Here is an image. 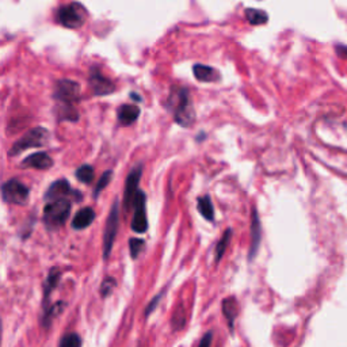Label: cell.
Returning <instances> with one entry per match:
<instances>
[{"label":"cell","instance_id":"1","mask_svg":"<svg viewBox=\"0 0 347 347\" xmlns=\"http://www.w3.org/2000/svg\"><path fill=\"white\" fill-rule=\"evenodd\" d=\"M167 106L172 112L174 120L180 126H192L196 121V110L188 88L175 86L171 88Z\"/></svg>","mask_w":347,"mask_h":347},{"label":"cell","instance_id":"2","mask_svg":"<svg viewBox=\"0 0 347 347\" xmlns=\"http://www.w3.org/2000/svg\"><path fill=\"white\" fill-rule=\"evenodd\" d=\"M70 200H58V201L48 202L44 209V222L49 230H57L66 224L70 213Z\"/></svg>","mask_w":347,"mask_h":347},{"label":"cell","instance_id":"3","mask_svg":"<svg viewBox=\"0 0 347 347\" xmlns=\"http://www.w3.org/2000/svg\"><path fill=\"white\" fill-rule=\"evenodd\" d=\"M49 136L50 134L45 128H34L32 130H28V133H24L18 141H15L12 146H11V150H10L8 155L18 156L24 150L44 146L45 144H48Z\"/></svg>","mask_w":347,"mask_h":347},{"label":"cell","instance_id":"4","mask_svg":"<svg viewBox=\"0 0 347 347\" xmlns=\"http://www.w3.org/2000/svg\"><path fill=\"white\" fill-rule=\"evenodd\" d=\"M56 18L58 24H61L66 28H79L83 26L87 19V10L80 3H70V4L61 6L57 10Z\"/></svg>","mask_w":347,"mask_h":347},{"label":"cell","instance_id":"5","mask_svg":"<svg viewBox=\"0 0 347 347\" xmlns=\"http://www.w3.org/2000/svg\"><path fill=\"white\" fill-rule=\"evenodd\" d=\"M118 226H120V204L116 200L112 206V210L108 213V221H106V228L104 234V258L108 259L112 254L114 240L117 236Z\"/></svg>","mask_w":347,"mask_h":347},{"label":"cell","instance_id":"6","mask_svg":"<svg viewBox=\"0 0 347 347\" xmlns=\"http://www.w3.org/2000/svg\"><path fill=\"white\" fill-rule=\"evenodd\" d=\"M53 96L60 104H74L80 98V84L75 80H58V82H56V86H54Z\"/></svg>","mask_w":347,"mask_h":347},{"label":"cell","instance_id":"7","mask_svg":"<svg viewBox=\"0 0 347 347\" xmlns=\"http://www.w3.org/2000/svg\"><path fill=\"white\" fill-rule=\"evenodd\" d=\"M28 188L18 179H10L2 186V197L6 202L14 205H24L28 200Z\"/></svg>","mask_w":347,"mask_h":347},{"label":"cell","instance_id":"8","mask_svg":"<svg viewBox=\"0 0 347 347\" xmlns=\"http://www.w3.org/2000/svg\"><path fill=\"white\" fill-rule=\"evenodd\" d=\"M133 218H132V230L136 234H146L148 230V220H146V196L142 190H138L136 197L133 200Z\"/></svg>","mask_w":347,"mask_h":347},{"label":"cell","instance_id":"9","mask_svg":"<svg viewBox=\"0 0 347 347\" xmlns=\"http://www.w3.org/2000/svg\"><path fill=\"white\" fill-rule=\"evenodd\" d=\"M141 174H142V167L137 166L128 175L126 183H125V192H124V208L126 212L130 210L132 206H133V200L138 192Z\"/></svg>","mask_w":347,"mask_h":347},{"label":"cell","instance_id":"10","mask_svg":"<svg viewBox=\"0 0 347 347\" xmlns=\"http://www.w3.org/2000/svg\"><path fill=\"white\" fill-rule=\"evenodd\" d=\"M90 87L92 90V92L95 95H99V96L112 94L116 90V84L112 80L108 79L99 70H91V74H90Z\"/></svg>","mask_w":347,"mask_h":347},{"label":"cell","instance_id":"11","mask_svg":"<svg viewBox=\"0 0 347 347\" xmlns=\"http://www.w3.org/2000/svg\"><path fill=\"white\" fill-rule=\"evenodd\" d=\"M74 194L75 192H72L70 188V184L68 183V180L66 179H60L57 182L52 183L49 188H48L46 194H45V201L52 202V201H58V200H68V196Z\"/></svg>","mask_w":347,"mask_h":347},{"label":"cell","instance_id":"12","mask_svg":"<svg viewBox=\"0 0 347 347\" xmlns=\"http://www.w3.org/2000/svg\"><path fill=\"white\" fill-rule=\"evenodd\" d=\"M262 239V226H260V220H259V214L256 208H252V213H251V246H250L248 259L252 260L254 256L256 255Z\"/></svg>","mask_w":347,"mask_h":347},{"label":"cell","instance_id":"13","mask_svg":"<svg viewBox=\"0 0 347 347\" xmlns=\"http://www.w3.org/2000/svg\"><path fill=\"white\" fill-rule=\"evenodd\" d=\"M192 74L196 79L202 83H217L221 80L220 72L213 66H204V64H196L192 66Z\"/></svg>","mask_w":347,"mask_h":347},{"label":"cell","instance_id":"14","mask_svg":"<svg viewBox=\"0 0 347 347\" xmlns=\"http://www.w3.org/2000/svg\"><path fill=\"white\" fill-rule=\"evenodd\" d=\"M53 166V160L50 156L45 154V152H37L33 155L28 156L26 159L22 162V167H28V168L36 170H49Z\"/></svg>","mask_w":347,"mask_h":347},{"label":"cell","instance_id":"15","mask_svg":"<svg viewBox=\"0 0 347 347\" xmlns=\"http://www.w3.org/2000/svg\"><path fill=\"white\" fill-rule=\"evenodd\" d=\"M221 310H222V314L226 318V323H228V327H230V332H234V320L239 314V304H238V300L234 297H226L221 302Z\"/></svg>","mask_w":347,"mask_h":347},{"label":"cell","instance_id":"16","mask_svg":"<svg viewBox=\"0 0 347 347\" xmlns=\"http://www.w3.org/2000/svg\"><path fill=\"white\" fill-rule=\"evenodd\" d=\"M61 272L57 268H52L49 274H48L46 281L44 282V312H46L48 308H49V298H50V293H52L54 289L58 285V281H60Z\"/></svg>","mask_w":347,"mask_h":347},{"label":"cell","instance_id":"17","mask_svg":"<svg viewBox=\"0 0 347 347\" xmlns=\"http://www.w3.org/2000/svg\"><path fill=\"white\" fill-rule=\"evenodd\" d=\"M138 117H140V108L136 104H122L118 108L117 118L122 126H129L134 124Z\"/></svg>","mask_w":347,"mask_h":347},{"label":"cell","instance_id":"18","mask_svg":"<svg viewBox=\"0 0 347 347\" xmlns=\"http://www.w3.org/2000/svg\"><path fill=\"white\" fill-rule=\"evenodd\" d=\"M95 220V212L92 208H83L80 209L72 220V228L74 230H86L88 228Z\"/></svg>","mask_w":347,"mask_h":347},{"label":"cell","instance_id":"19","mask_svg":"<svg viewBox=\"0 0 347 347\" xmlns=\"http://www.w3.org/2000/svg\"><path fill=\"white\" fill-rule=\"evenodd\" d=\"M197 208L198 212L204 216L205 220L214 221V208H213V204H212V200L209 196H204V197L198 198Z\"/></svg>","mask_w":347,"mask_h":347},{"label":"cell","instance_id":"20","mask_svg":"<svg viewBox=\"0 0 347 347\" xmlns=\"http://www.w3.org/2000/svg\"><path fill=\"white\" fill-rule=\"evenodd\" d=\"M244 14H246L247 20H248L251 24H254V26H260V24H266L268 20V12H264L262 10L246 8Z\"/></svg>","mask_w":347,"mask_h":347},{"label":"cell","instance_id":"21","mask_svg":"<svg viewBox=\"0 0 347 347\" xmlns=\"http://www.w3.org/2000/svg\"><path fill=\"white\" fill-rule=\"evenodd\" d=\"M230 238H232V230L228 228V230L222 234L221 239L218 240V243H217L216 246V251H214V260H216V263L220 262L221 259H222V256H224L226 250L228 248V246H230Z\"/></svg>","mask_w":347,"mask_h":347},{"label":"cell","instance_id":"22","mask_svg":"<svg viewBox=\"0 0 347 347\" xmlns=\"http://www.w3.org/2000/svg\"><path fill=\"white\" fill-rule=\"evenodd\" d=\"M58 117L60 120L75 122L79 120V113L74 104H60V110H58Z\"/></svg>","mask_w":347,"mask_h":347},{"label":"cell","instance_id":"23","mask_svg":"<svg viewBox=\"0 0 347 347\" xmlns=\"http://www.w3.org/2000/svg\"><path fill=\"white\" fill-rule=\"evenodd\" d=\"M62 310H64V302H62V301L52 305V306H49L46 312H44V319H42L44 326L48 328V327L50 326V323H52V320L54 319L56 316H58V314L62 312Z\"/></svg>","mask_w":347,"mask_h":347},{"label":"cell","instance_id":"24","mask_svg":"<svg viewBox=\"0 0 347 347\" xmlns=\"http://www.w3.org/2000/svg\"><path fill=\"white\" fill-rule=\"evenodd\" d=\"M94 176H95L94 168L88 164L82 166V167H79V168L76 170V178L79 179L82 183L88 184V183H91L92 180H94Z\"/></svg>","mask_w":347,"mask_h":347},{"label":"cell","instance_id":"25","mask_svg":"<svg viewBox=\"0 0 347 347\" xmlns=\"http://www.w3.org/2000/svg\"><path fill=\"white\" fill-rule=\"evenodd\" d=\"M58 347H82V338L75 332L66 334L61 338Z\"/></svg>","mask_w":347,"mask_h":347},{"label":"cell","instance_id":"26","mask_svg":"<svg viewBox=\"0 0 347 347\" xmlns=\"http://www.w3.org/2000/svg\"><path fill=\"white\" fill-rule=\"evenodd\" d=\"M112 176H113V171H112V170L104 171V172L102 174V176L98 179V183H96V186H95L94 198H98L99 194L104 192V188H106L108 183H110V180H112Z\"/></svg>","mask_w":347,"mask_h":347},{"label":"cell","instance_id":"27","mask_svg":"<svg viewBox=\"0 0 347 347\" xmlns=\"http://www.w3.org/2000/svg\"><path fill=\"white\" fill-rule=\"evenodd\" d=\"M144 247H146V242H144V240L137 239V238H132V239L129 240V251H130L132 258H138V255L142 252Z\"/></svg>","mask_w":347,"mask_h":347},{"label":"cell","instance_id":"28","mask_svg":"<svg viewBox=\"0 0 347 347\" xmlns=\"http://www.w3.org/2000/svg\"><path fill=\"white\" fill-rule=\"evenodd\" d=\"M171 324H172L174 330L183 328V326L186 324V314H184L182 306H180V310H175L172 319H171Z\"/></svg>","mask_w":347,"mask_h":347},{"label":"cell","instance_id":"29","mask_svg":"<svg viewBox=\"0 0 347 347\" xmlns=\"http://www.w3.org/2000/svg\"><path fill=\"white\" fill-rule=\"evenodd\" d=\"M117 286V281L114 280V278L108 277V278H104V282H102V285H100V294H102V297H108V296H110V293L114 290V288Z\"/></svg>","mask_w":347,"mask_h":347},{"label":"cell","instance_id":"30","mask_svg":"<svg viewBox=\"0 0 347 347\" xmlns=\"http://www.w3.org/2000/svg\"><path fill=\"white\" fill-rule=\"evenodd\" d=\"M163 297V292H160L159 294L156 296L154 300L150 301V304H148V306H146V312H144V314H146V318H148L154 310H155V308L158 306V304H159V301H160V298Z\"/></svg>","mask_w":347,"mask_h":347},{"label":"cell","instance_id":"31","mask_svg":"<svg viewBox=\"0 0 347 347\" xmlns=\"http://www.w3.org/2000/svg\"><path fill=\"white\" fill-rule=\"evenodd\" d=\"M212 340H213V332H212V331H208V332L202 336L201 342H200V346L198 347H210Z\"/></svg>","mask_w":347,"mask_h":347},{"label":"cell","instance_id":"32","mask_svg":"<svg viewBox=\"0 0 347 347\" xmlns=\"http://www.w3.org/2000/svg\"><path fill=\"white\" fill-rule=\"evenodd\" d=\"M335 50H336V54H338L340 58L347 60V46H344V45H336Z\"/></svg>","mask_w":347,"mask_h":347},{"label":"cell","instance_id":"33","mask_svg":"<svg viewBox=\"0 0 347 347\" xmlns=\"http://www.w3.org/2000/svg\"><path fill=\"white\" fill-rule=\"evenodd\" d=\"M2 331H3V327H2V320H0V344H2Z\"/></svg>","mask_w":347,"mask_h":347}]
</instances>
